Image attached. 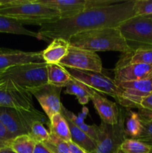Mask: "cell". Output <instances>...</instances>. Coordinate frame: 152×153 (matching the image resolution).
Here are the masks:
<instances>
[{"instance_id":"f1b7e54d","label":"cell","mask_w":152,"mask_h":153,"mask_svg":"<svg viewBox=\"0 0 152 153\" xmlns=\"http://www.w3.org/2000/svg\"><path fill=\"white\" fill-rule=\"evenodd\" d=\"M28 135L31 136L37 143H43L49 140L50 133L45 128L43 123L37 121L31 126Z\"/></svg>"},{"instance_id":"f35d334b","label":"cell","mask_w":152,"mask_h":153,"mask_svg":"<svg viewBox=\"0 0 152 153\" xmlns=\"http://www.w3.org/2000/svg\"><path fill=\"white\" fill-rule=\"evenodd\" d=\"M151 148H152V147H151Z\"/></svg>"},{"instance_id":"52a82bcc","label":"cell","mask_w":152,"mask_h":153,"mask_svg":"<svg viewBox=\"0 0 152 153\" xmlns=\"http://www.w3.org/2000/svg\"><path fill=\"white\" fill-rule=\"evenodd\" d=\"M128 114V109L121 107L117 123L110 125L101 121L98 126L96 148L92 153H119L121 145L127 138L125 123Z\"/></svg>"},{"instance_id":"9c48e42d","label":"cell","mask_w":152,"mask_h":153,"mask_svg":"<svg viewBox=\"0 0 152 153\" xmlns=\"http://www.w3.org/2000/svg\"><path fill=\"white\" fill-rule=\"evenodd\" d=\"M66 69L102 73L101 58L96 52L69 46L68 53L59 63Z\"/></svg>"},{"instance_id":"836d02e7","label":"cell","mask_w":152,"mask_h":153,"mask_svg":"<svg viewBox=\"0 0 152 153\" xmlns=\"http://www.w3.org/2000/svg\"><path fill=\"white\" fill-rule=\"evenodd\" d=\"M68 143L69 147L70 153H89L86 152V150H84L83 149H82L81 147H80L79 146L76 145L75 143H74L73 142H68Z\"/></svg>"},{"instance_id":"6da1fadb","label":"cell","mask_w":152,"mask_h":153,"mask_svg":"<svg viewBox=\"0 0 152 153\" xmlns=\"http://www.w3.org/2000/svg\"><path fill=\"white\" fill-rule=\"evenodd\" d=\"M135 0L119 1L104 7H94L72 16L61 18L40 27L39 40L50 42L56 38L68 41L72 36L83 31L103 28H118L135 16Z\"/></svg>"},{"instance_id":"1f68e13d","label":"cell","mask_w":152,"mask_h":153,"mask_svg":"<svg viewBox=\"0 0 152 153\" xmlns=\"http://www.w3.org/2000/svg\"><path fill=\"white\" fill-rule=\"evenodd\" d=\"M142 131L137 140L145 143L152 147V120H142Z\"/></svg>"},{"instance_id":"8992f818","label":"cell","mask_w":152,"mask_h":153,"mask_svg":"<svg viewBox=\"0 0 152 153\" xmlns=\"http://www.w3.org/2000/svg\"><path fill=\"white\" fill-rule=\"evenodd\" d=\"M131 51L152 48V19L147 16H134L118 27Z\"/></svg>"},{"instance_id":"484cf974","label":"cell","mask_w":152,"mask_h":153,"mask_svg":"<svg viewBox=\"0 0 152 153\" xmlns=\"http://www.w3.org/2000/svg\"><path fill=\"white\" fill-rule=\"evenodd\" d=\"M37 142L28 134H23L14 137L9 147L16 153H33Z\"/></svg>"},{"instance_id":"8d00e7d4","label":"cell","mask_w":152,"mask_h":153,"mask_svg":"<svg viewBox=\"0 0 152 153\" xmlns=\"http://www.w3.org/2000/svg\"><path fill=\"white\" fill-rule=\"evenodd\" d=\"M148 16V17H150L151 19H152V15H150V16Z\"/></svg>"},{"instance_id":"d6a6232c","label":"cell","mask_w":152,"mask_h":153,"mask_svg":"<svg viewBox=\"0 0 152 153\" xmlns=\"http://www.w3.org/2000/svg\"><path fill=\"white\" fill-rule=\"evenodd\" d=\"M14 137L9 133L4 126L0 122V149L9 146L11 140Z\"/></svg>"},{"instance_id":"4316f807","label":"cell","mask_w":152,"mask_h":153,"mask_svg":"<svg viewBox=\"0 0 152 153\" xmlns=\"http://www.w3.org/2000/svg\"><path fill=\"white\" fill-rule=\"evenodd\" d=\"M151 146L137 139L126 138L122 143L120 152L122 153H151Z\"/></svg>"},{"instance_id":"d6986e66","label":"cell","mask_w":152,"mask_h":153,"mask_svg":"<svg viewBox=\"0 0 152 153\" xmlns=\"http://www.w3.org/2000/svg\"><path fill=\"white\" fill-rule=\"evenodd\" d=\"M65 118L68 123L69 128L70 130L72 142L81 147L82 149L86 150L87 152H93L96 148V142L93 139L91 138L84 131H82L80 128H78L69 119L66 117Z\"/></svg>"},{"instance_id":"83f0119b","label":"cell","mask_w":152,"mask_h":153,"mask_svg":"<svg viewBox=\"0 0 152 153\" xmlns=\"http://www.w3.org/2000/svg\"><path fill=\"white\" fill-rule=\"evenodd\" d=\"M43 145L51 153H70L68 142L50 134L49 140L43 142Z\"/></svg>"},{"instance_id":"8fae6325","label":"cell","mask_w":152,"mask_h":153,"mask_svg":"<svg viewBox=\"0 0 152 153\" xmlns=\"http://www.w3.org/2000/svg\"><path fill=\"white\" fill-rule=\"evenodd\" d=\"M44 5L56 9L61 18L72 16L77 13L94 8L117 3V0H38Z\"/></svg>"},{"instance_id":"277c9868","label":"cell","mask_w":152,"mask_h":153,"mask_svg":"<svg viewBox=\"0 0 152 153\" xmlns=\"http://www.w3.org/2000/svg\"><path fill=\"white\" fill-rule=\"evenodd\" d=\"M0 80H10L22 89L31 92L48 83L47 64H21L0 73Z\"/></svg>"},{"instance_id":"74e56055","label":"cell","mask_w":152,"mask_h":153,"mask_svg":"<svg viewBox=\"0 0 152 153\" xmlns=\"http://www.w3.org/2000/svg\"><path fill=\"white\" fill-rule=\"evenodd\" d=\"M119 153H122V152H119Z\"/></svg>"},{"instance_id":"ba28073f","label":"cell","mask_w":152,"mask_h":153,"mask_svg":"<svg viewBox=\"0 0 152 153\" xmlns=\"http://www.w3.org/2000/svg\"><path fill=\"white\" fill-rule=\"evenodd\" d=\"M73 79L82 82L93 91L110 96L119 102L121 90L113 79L102 73L83 71L75 69H67Z\"/></svg>"},{"instance_id":"3957f363","label":"cell","mask_w":152,"mask_h":153,"mask_svg":"<svg viewBox=\"0 0 152 153\" xmlns=\"http://www.w3.org/2000/svg\"><path fill=\"white\" fill-rule=\"evenodd\" d=\"M71 46L92 52L113 51L122 54L132 52L118 28H103L83 31L69 39Z\"/></svg>"},{"instance_id":"2e32d148","label":"cell","mask_w":152,"mask_h":153,"mask_svg":"<svg viewBox=\"0 0 152 153\" xmlns=\"http://www.w3.org/2000/svg\"><path fill=\"white\" fill-rule=\"evenodd\" d=\"M91 100L102 122L110 125L117 123L121 107H119L116 102L107 100L95 91H93Z\"/></svg>"},{"instance_id":"d590c367","label":"cell","mask_w":152,"mask_h":153,"mask_svg":"<svg viewBox=\"0 0 152 153\" xmlns=\"http://www.w3.org/2000/svg\"><path fill=\"white\" fill-rule=\"evenodd\" d=\"M0 153H16L13 149L9 146H6V147L2 148L0 149Z\"/></svg>"},{"instance_id":"4fadbf2b","label":"cell","mask_w":152,"mask_h":153,"mask_svg":"<svg viewBox=\"0 0 152 153\" xmlns=\"http://www.w3.org/2000/svg\"><path fill=\"white\" fill-rule=\"evenodd\" d=\"M61 90L62 88L47 83L30 92L37 99L49 120L61 113L63 106L61 102Z\"/></svg>"},{"instance_id":"d4e9b609","label":"cell","mask_w":152,"mask_h":153,"mask_svg":"<svg viewBox=\"0 0 152 153\" xmlns=\"http://www.w3.org/2000/svg\"><path fill=\"white\" fill-rule=\"evenodd\" d=\"M142 120L137 112L128 110V114L125 123V134L127 138L137 139L142 131Z\"/></svg>"},{"instance_id":"9a60e30c","label":"cell","mask_w":152,"mask_h":153,"mask_svg":"<svg viewBox=\"0 0 152 153\" xmlns=\"http://www.w3.org/2000/svg\"><path fill=\"white\" fill-rule=\"evenodd\" d=\"M152 77V67L143 64H116L114 79L116 84L121 82L144 80Z\"/></svg>"},{"instance_id":"ac0fdd59","label":"cell","mask_w":152,"mask_h":153,"mask_svg":"<svg viewBox=\"0 0 152 153\" xmlns=\"http://www.w3.org/2000/svg\"><path fill=\"white\" fill-rule=\"evenodd\" d=\"M89 110L86 107H83L81 113L79 114V115L76 116L72 111L68 110L63 105L61 108V114L63 116L68 118L72 123H74L78 128L83 131H84L86 134H87L92 139H93L96 142L97 138H98V126L95 125H88L84 123V119L88 114Z\"/></svg>"},{"instance_id":"30bf717a","label":"cell","mask_w":152,"mask_h":153,"mask_svg":"<svg viewBox=\"0 0 152 153\" xmlns=\"http://www.w3.org/2000/svg\"><path fill=\"white\" fill-rule=\"evenodd\" d=\"M121 90L119 103L121 107L130 110L139 108L144 98L152 93V77L144 80L116 84Z\"/></svg>"},{"instance_id":"ffe728a7","label":"cell","mask_w":152,"mask_h":153,"mask_svg":"<svg viewBox=\"0 0 152 153\" xmlns=\"http://www.w3.org/2000/svg\"><path fill=\"white\" fill-rule=\"evenodd\" d=\"M48 84L59 87L66 88L71 82L72 77L66 68L61 64H47Z\"/></svg>"},{"instance_id":"f546056e","label":"cell","mask_w":152,"mask_h":153,"mask_svg":"<svg viewBox=\"0 0 152 153\" xmlns=\"http://www.w3.org/2000/svg\"><path fill=\"white\" fill-rule=\"evenodd\" d=\"M138 111L142 120H152V93L143 99Z\"/></svg>"},{"instance_id":"7c38bea8","label":"cell","mask_w":152,"mask_h":153,"mask_svg":"<svg viewBox=\"0 0 152 153\" xmlns=\"http://www.w3.org/2000/svg\"><path fill=\"white\" fill-rule=\"evenodd\" d=\"M33 96L10 80H0V107L30 108L33 107Z\"/></svg>"},{"instance_id":"5b68a950","label":"cell","mask_w":152,"mask_h":153,"mask_svg":"<svg viewBox=\"0 0 152 153\" xmlns=\"http://www.w3.org/2000/svg\"><path fill=\"white\" fill-rule=\"evenodd\" d=\"M37 121L48 123L46 115L34 106L26 109L0 107V122L13 137L29 134L31 126Z\"/></svg>"},{"instance_id":"e575fe53","label":"cell","mask_w":152,"mask_h":153,"mask_svg":"<svg viewBox=\"0 0 152 153\" xmlns=\"http://www.w3.org/2000/svg\"><path fill=\"white\" fill-rule=\"evenodd\" d=\"M33 153H51L43 145V143H37Z\"/></svg>"},{"instance_id":"cb8c5ba5","label":"cell","mask_w":152,"mask_h":153,"mask_svg":"<svg viewBox=\"0 0 152 153\" xmlns=\"http://www.w3.org/2000/svg\"><path fill=\"white\" fill-rule=\"evenodd\" d=\"M143 64L152 67V48L139 49L129 53L122 54L117 64Z\"/></svg>"},{"instance_id":"603a6c76","label":"cell","mask_w":152,"mask_h":153,"mask_svg":"<svg viewBox=\"0 0 152 153\" xmlns=\"http://www.w3.org/2000/svg\"><path fill=\"white\" fill-rule=\"evenodd\" d=\"M0 33L25 35L39 40V34L37 32L30 31L19 22L1 15H0Z\"/></svg>"},{"instance_id":"44dd1931","label":"cell","mask_w":152,"mask_h":153,"mask_svg":"<svg viewBox=\"0 0 152 153\" xmlns=\"http://www.w3.org/2000/svg\"><path fill=\"white\" fill-rule=\"evenodd\" d=\"M65 89V94L72 95L77 98L79 104L84 105L91 100L93 90L89 88L82 82L73 79L67 85Z\"/></svg>"},{"instance_id":"e0dca14e","label":"cell","mask_w":152,"mask_h":153,"mask_svg":"<svg viewBox=\"0 0 152 153\" xmlns=\"http://www.w3.org/2000/svg\"><path fill=\"white\" fill-rule=\"evenodd\" d=\"M69 43L62 38L54 39L49 46L42 51L43 61L47 64H58L67 55Z\"/></svg>"},{"instance_id":"7402d4cb","label":"cell","mask_w":152,"mask_h":153,"mask_svg":"<svg viewBox=\"0 0 152 153\" xmlns=\"http://www.w3.org/2000/svg\"><path fill=\"white\" fill-rule=\"evenodd\" d=\"M49 133L66 142L72 141L68 123L62 114H58L49 120Z\"/></svg>"},{"instance_id":"4dcf8cb0","label":"cell","mask_w":152,"mask_h":153,"mask_svg":"<svg viewBox=\"0 0 152 153\" xmlns=\"http://www.w3.org/2000/svg\"><path fill=\"white\" fill-rule=\"evenodd\" d=\"M134 13L135 16L152 15V0H135Z\"/></svg>"},{"instance_id":"7a4b0ae2","label":"cell","mask_w":152,"mask_h":153,"mask_svg":"<svg viewBox=\"0 0 152 153\" xmlns=\"http://www.w3.org/2000/svg\"><path fill=\"white\" fill-rule=\"evenodd\" d=\"M0 15L22 25H42L61 18L56 9L38 0H0Z\"/></svg>"},{"instance_id":"5bb4252c","label":"cell","mask_w":152,"mask_h":153,"mask_svg":"<svg viewBox=\"0 0 152 153\" xmlns=\"http://www.w3.org/2000/svg\"><path fill=\"white\" fill-rule=\"evenodd\" d=\"M41 52H24L8 49H0V73L5 70L30 63L43 62Z\"/></svg>"}]
</instances>
